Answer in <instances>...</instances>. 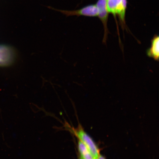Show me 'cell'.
Listing matches in <instances>:
<instances>
[{
    "label": "cell",
    "mask_w": 159,
    "mask_h": 159,
    "mask_svg": "<svg viewBox=\"0 0 159 159\" xmlns=\"http://www.w3.org/2000/svg\"><path fill=\"white\" fill-rule=\"evenodd\" d=\"M73 132L79 140L88 148L93 158L98 159L100 155L99 150L92 138L80 127L75 129L73 130Z\"/></svg>",
    "instance_id": "2"
},
{
    "label": "cell",
    "mask_w": 159,
    "mask_h": 159,
    "mask_svg": "<svg viewBox=\"0 0 159 159\" xmlns=\"http://www.w3.org/2000/svg\"><path fill=\"white\" fill-rule=\"evenodd\" d=\"M49 8L60 12L67 16H84L87 17H97L98 13V9L96 4L89 5L79 10L70 11L55 9L51 7H49Z\"/></svg>",
    "instance_id": "5"
},
{
    "label": "cell",
    "mask_w": 159,
    "mask_h": 159,
    "mask_svg": "<svg viewBox=\"0 0 159 159\" xmlns=\"http://www.w3.org/2000/svg\"><path fill=\"white\" fill-rule=\"evenodd\" d=\"M96 5L98 12L97 17L100 19L104 27V33L103 43L106 44L109 33L107 26L109 13L107 8V0H98Z\"/></svg>",
    "instance_id": "4"
},
{
    "label": "cell",
    "mask_w": 159,
    "mask_h": 159,
    "mask_svg": "<svg viewBox=\"0 0 159 159\" xmlns=\"http://www.w3.org/2000/svg\"><path fill=\"white\" fill-rule=\"evenodd\" d=\"M147 55L149 57L158 61L159 57V38L155 35L151 40V45L147 51Z\"/></svg>",
    "instance_id": "6"
},
{
    "label": "cell",
    "mask_w": 159,
    "mask_h": 159,
    "mask_svg": "<svg viewBox=\"0 0 159 159\" xmlns=\"http://www.w3.org/2000/svg\"><path fill=\"white\" fill-rule=\"evenodd\" d=\"M79 159H83L82 158H81V157H80Z\"/></svg>",
    "instance_id": "9"
},
{
    "label": "cell",
    "mask_w": 159,
    "mask_h": 159,
    "mask_svg": "<svg viewBox=\"0 0 159 159\" xmlns=\"http://www.w3.org/2000/svg\"><path fill=\"white\" fill-rule=\"evenodd\" d=\"M98 159H105L104 157H103L101 155H99Z\"/></svg>",
    "instance_id": "8"
},
{
    "label": "cell",
    "mask_w": 159,
    "mask_h": 159,
    "mask_svg": "<svg viewBox=\"0 0 159 159\" xmlns=\"http://www.w3.org/2000/svg\"><path fill=\"white\" fill-rule=\"evenodd\" d=\"M17 53L14 48L7 45L0 44V66H11L17 59Z\"/></svg>",
    "instance_id": "3"
},
{
    "label": "cell",
    "mask_w": 159,
    "mask_h": 159,
    "mask_svg": "<svg viewBox=\"0 0 159 159\" xmlns=\"http://www.w3.org/2000/svg\"><path fill=\"white\" fill-rule=\"evenodd\" d=\"M78 148L80 157L84 159H94L88 148L80 140L78 142Z\"/></svg>",
    "instance_id": "7"
},
{
    "label": "cell",
    "mask_w": 159,
    "mask_h": 159,
    "mask_svg": "<svg viewBox=\"0 0 159 159\" xmlns=\"http://www.w3.org/2000/svg\"><path fill=\"white\" fill-rule=\"evenodd\" d=\"M107 8L109 13H111L116 19L118 15L123 29L126 26L125 15L127 6V0H107Z\"/></svg>",
    "instance_id": "1"
}]
</instances>
